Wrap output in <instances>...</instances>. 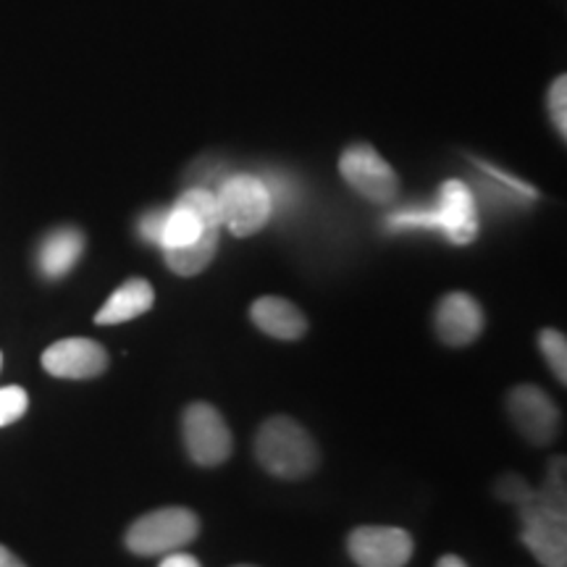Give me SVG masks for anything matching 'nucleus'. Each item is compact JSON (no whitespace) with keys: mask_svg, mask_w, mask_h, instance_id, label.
I'll return each instance as SVG.
<instances>
[{"mask_svg":"<svg viewBox=\"0 0 567 567\" xmlns=\"http://www.w3.org/2000/svg\"><path fill=\"white\" fill-rule=\"evenodd\" d=\"M255 457L271 476L302 478L318 467V446L300 423L276 415L260 425L255 436Z\"/></svg>","mask_w":567,"mask_h":567,"instance_id":"1","label":"nucleus"},{"mask_svg":"<svg viewBox=\"0 0 567 567\" xmlns=\"http://www.w3.org/2000/svg\"><path fill=\"white\" fill-rule=\"evenodd\" d=\"M200 534V520L187 507H161L137 517L126 530V549L140 557L179 551Z\"/></svg>","mask_w":567,"mask_h":567,"instance_id":"2","label":"nucleus"},{"mask_svg":"<svg viewBox=\"0 0 567 567\" xmlns=\"http://www.w3.org/2000/svg\"><path fill=\"white\" fill-rule=\"evenodd\" d=\"M520 515V538L544 567H567V509H557L542 502L534 494L523 505H517Z\"/></svg>","mask_w":567,"mask_h":567,"instance_id":"3","label":"nucleus"},{"mask_svg":"<svg viewBox=\"0 0 567 567\" xmlns=\"http://www.w3.org/2000/svg\"><path fill=\"white\" fill-rule=\"evenodd\" d=\"M221 224L237 237H252L271 218L274 205L264 179L250 174H237L221 184L216 195Z\"/></svg>","mask_w":567,"mask_h":567,"instance_id":"4","label":"nucleus"},{"mask_svg":"<svg viewBox=\"0 0 567 567\" xmlns=\"http://www.w3.org/2000/svg\"><path fill=\"white\" fill-rule=\"evenodd\" d=\"M184 446L197 465H221L231 455V431L216 408L208 402H193L182 417Z\"/></svg>","mask_w":567,"mask_h":567,"instance_id":"5","label":"nucleus"},{"mask_svg":"<svg viewBox=\"0 0 567 567\" xmlns=\"http://www.w3.org/2000/svg\"><path fill=\"white\" fill-rule=\"evenodd\" d=\"M339 172L352 189H358L371 203L394 200L396 189H400L392 166L371 145L347 147L342 161H339Z\"/></svg>","mask_w":567,"mask_h":567,"instance_id":"6","label":"nucleus"},{"mask_svg":"<svg viewBox=\"0 0 567 567\" xmlns=\"http://www.w3.org/2000/svg\"><path fill=\"white\" fill-rule=\"evenodd\" d=\"M347 549L360 567H405L413 557V538L402 528L360 526L350 534Z\"/></svg>","mask_w":567,"mask_h":567,"instance_id":"7","label":"nucleus"},{"mask_svg":"<svg viewBox=\"0 0 567 567\" xmlns=\"http://www.w3.org/2000/svg\"><path fill=\"white\" fill-rule=\"evenodd\" d=\"M507 410L515 429L528 439L530 444L547 446L557 436L559 410L547 392L538 386L520 384L507 396Z\"/></svg>","mask_w":567,"mask_h":567,"instance_id":"8","label":"nucleus"},{"mask_svg":"<svg viewBox=\"0 0 567 567\" xmlns=\"http://www.w3.org/2000/svg\"><path fill=\"white\" fill-rule=\"evenodd\" d=\"M42 368L55 379H95L109 368V352L92 339H61L42 354Z\"/></svg>","mask_w":567,"mask_h":567,"instance_id":"9","label":"nucleus"},{"mask_svg":"<svg viewBox=\"0 0 567 567\" xmlns=\"http://www.w3.org/2000/svg\"><path fill=\"white\" fill-rule=\"evenodd\" d=\"M436 221L439 229L446 234V239L455 245H467L476 239L478 234V216H476V203H473L471 189L463 182L452 179L444 182L439 189V203H436Z\"/></svg>","mask_w":567,"mask_h":567,"instance_id":"10","label":"nucleus"},{"mask_svg":"<svg viewBox=\"0 0 567 567\" xmlns=\"http://www.w3.org/2000/svg\"><path fill=\"white\" fill-rule=\"evenodd\" d=\"M436 334L444 344L465 347L476 342L484 329V310L465 292L446 295L436 308Z\"/></svg>","mask_w":567,"mask_h":567,"instance_id":"11","label":"nucleus"},{"mask_svg":"<svg viewBox=\"0 0 567 567\" xmlns=\"http://www.w3.org/2000/svg\"><path fill=\"white\" fill-rule=\"evenodd\" d=\"M252 323L268 337L284 339V342H295L308 331V321L300 313V308L284 297H260L250 308Z\"/></svg>","mask_w":567,"mask_h":567,"instance_id":"12","label":"nucleus"},{"mask_svg":"<svg viewBox=\"0 0 567 567\" xmlns=\"http://www.w3.org/2000/svg\"><path fill=\"white\" fill-rule=\"evenodd\" d=\"M155 302V292L153 287L140 276L134 279H126L122 287L113 292L101 310H97L95 323L101 326H111V323H126L132 318H137L142 313L153 308Z\"/></svg>","mask_w":567,"mask_h":567,"instance_id":"13","label":"nucleus"},{"mask_svg":"<svg viewBox=\"0 0 567 567\" xmlns=\"http://www.w3.org/2000/svg\"><path fill=\"white\" fill-rule=\"evenodd\" d=\"M84 250V237L80 229H55L42 239L38 250V266L48 279H61L71 268L76 266V260L82 258Z\"/></svg>","mask_w":567,"mask_h":567,"instance_id":"14","label":"nucleus"},{"mask_svg":"<svg viewBox=\"0 0 567 567\" xmlns=\"http://www.w3.org/2000/svg\"><path fill=\"white\" fill-rule=\"evenodd\" d=\"M216 229V226H205L203 218L189 208V205L176 203L172 210H166V221L161 231V250H174V247H187L195 239H200L203 231Z\"/></svg>","mask_w":567,"mask_h":567,"instance_id":"15","label":"nucleus"},{"mask_svg":"<svg viewBox=\"0 0 567 567\" xmlns=\"http://www.w3.org/2000/svg\"><path fill=\"white\" fill-rule=\"evenodd\" d=\"M218 231L221 229H208L200 234V239H195L187 247H174V250H163L166 266L179 276H195L203 268H208L213 255L218 250Z\"/></svg>","mask_w":567,"mask_h":567,"instance_id":"16","label":"nucleus"},{"mask_svg":"<svg viewBox=\"0 0 567 567\" xmlns=\"http://www.w3.org/2000/svg\"><path fill=\"white\" fill-rule=\"evenodd\" d=\"M538 347H542L544 358H547V363L551 368V373L557 375L559 381H567V342H565V334H559L557 329H544L542 334H538Z\"/></svg>","mask_w":567,"mask_h":567,"instance_id":"17","label":"nucleus"},{"mask_svg":"<svg viewBox=\"0 0 567 567\" xmlns=\"http://www.w3.org/2000/svg\"><path fill=\"white\" fill-rule=\"evenodd\" d=\"M27 405H30V396L21 386L0 389V425L19 421L27 413Z\"/></svg>","mask_w":567,"mask_h":567,"instance_id":"18","label":"nucleus"},{"mask_svg":"<svg viewBox=\"0 0 567 567\" xmlns=\"http://www.w3.org/2000/svg\"><path fill=\"white\" fill-rule=\"evenodd\" d=\"M565 97H567V82H565V76H559V80H557L555 84H551V90H549V113H551V124L557 126L559 137H565V134H567Z\"/></svg>","mask_w":567,"mask_h":567,"instance_id":"19","label":"nucleus"},{"mask_svg":"<svg viewBox=\"0 0 567 567\" xmlns=\"http://www.w3.org/2000/svg\"><path fill=\"white\" fill-rule=\"evenodd\" d=\"M496 494H499L505 502H513V505L517 507V505H523L530 494H534V488H530L520 476H505L499 484H496Z\"/></svg>","mask_w":567,"mask_h":567,"instance_id":"20","label":"nucleus"},{"mask_svg":"<svg viewBox=\"0 0 567 567\" xmlns=\"http://www.w3.org/2000/svg\"><path fill=\"white\" fill-rule=\"evenodd\" d=\"M481 168H484V172L488 174V176H494L496 182H502V184H507L509 189H513L515 195H523V197H528V200H534V197H538V193L534 187H530V184H526V182H520L517 179V176H509V174H505L502 172V168H496V166H492V163H484V161H476Z\"/></svg>","mask_w":567,"mask_h":567,"instance_id":"21","label":"nucleus"},{"mask_svg":"<svg viewBox=\"0 0 567 567\" xmlns=\"http://www.w3.org/2000/svg\"><path fill=\"white\" fill-rule=\"evenodd\" d=\"M163 221H166V210H151L142 216L140 221V234L147 239V243L158 245L161 243V231H163Z\"/></svg>","mask_w":567,"mask_h":567,"instance_id":"22","label":"nucleus"},{"mask_svg":"<svg viewBox=\"0 0 567 567\" xmlns=\"http://www.w3.org/2000/svg\"><path fill=\"white\" fill-rule=\"evenodd\" d=\"M158 567H200V563L193 555H184V551H172V555L163 557Z\"/></svg>","mask_w":567,"mask_h":567,"instance_id":"23","label":"nucleus"},{"mask_svg":"<svg viewBox=\"0 0 567 567\" xmlns=\"http://www.w3.org/2000/svg\"><path fill=\"white\" fill-rule=\"evenodd\" d=\"M0 567H27V565L21 563V559L13 555L9 547H3V544H0Z\"/></svg>","mask_w":567,"mask_h":567,"instance_id":"24","label":"nucleus"},{"mask_svg":"<svg viewBox=\"0 0 567 567\" xmlns=\"http://www.w3.org/2000/svg\"><path fill=\"white\" fill-rule=\"evenodd\" d=\"M436 567H467V565L460 557H455V555H444L442 559H439Z\"/></svg>","mask_w":567,"mask_h":567,"instance_id":"25","label":"nucleus"},{"mask_svg":"<svg viewBox=\"0 0 567 567\" xmlns=\"http://www.w3.org/2000/svg\"><path fill=\"white\" fill-rule=\"evenodd\" d=\"M243 567H250V565H243Z\"/></svg>","mask_w":567,"mask_h":567,"instance_id":"26","label":"nucleus"}]
</instances>
